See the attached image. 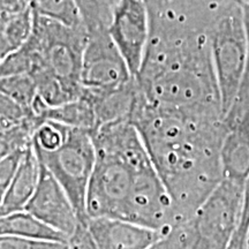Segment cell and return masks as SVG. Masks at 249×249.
I'll use <instances>...</instances> for the list:
<instances>
[{
  "label": "cell",
  "instance_id": "cell-19",
  "mask_svg": "<svg viewBox=\"0 0 249 249\" xmlns=\"http://www.w3.org/2000/svg\"><path fill=\"white\" fill-rule=\"evenodd\" d=\"M244 11V20L246 27V35H247V60H246V68L244 77H242L240 89L236 96L234 104L225 117L226 127H231L236 121L240 119L245 111L249 107V0L240 1Z\"/></svg>",
  "mask_w": 249,
  "mask_h": 249
},
{
  "label": "cell",
  "instance_id": "cell-8",
  "mask_svg": "<svg viewBox=\"0 0 249 249\" xmlns=\"http://www.w3.org/2000/svg\"><path fill=\"white\" fill-rule=\"evenodd\" d=\"M150 13L145 0H120L108 33L135 77L141 70L150 37Z\"/></svg>",
  "mask_w": 249,
  "mask_h": 249
},
{
  "label": "cell",
  "instance_id": "cell-9",
  "mask_svg": "<svg viewBox=\"0 0 249 249\" xmlns=\"http://www.w3.org/2000/svg\"><path fill=\"white\" fill-rule=\"evenodd\" d=\"M24 210L64 233L68 239L81 224L79 214L66 191L42 164L38 186Z\"/></svg>",
  "mask_w": 249,
  "mask_h": 249
},
{
  "label": "cell",
  "instance_id": "cell-18",
  "mask_svg": "<svg viewBox=\"0 0 249 249\" xmlns=\"http://www.w3.org/2000/svg\"><path fill=\"white\" fill-rule=\"evenodd\" d=\"M0 90L1 93L14 99L18 104L31 111H33L34 103L38 96L35 81L29 74L2 76L0 80Z\"/></svg>",
  "mask_w": 249,
  "mask_h": 249
},
{
  "label": "cell",
  "instance_id": "cell-26",
  "mask_svg": "<svg viewBox=\"0 0 249 249\" xmlns=\"http://www.w3.org/2000/svg\"><path fill=\"white\" fill-rule=\"evenodd\" d=\"M239 224L249 226V176L245 182L244 187V198H242V210Z\"/></svg>",
  "mask_w": 249,
  "mask_h": 249
},
{
  "label": "cell",
  "instance_id": "cell-14",
  "mask_svg": "<svg viewBox=\"0 0 249 249\" xmlns=\"http://www.w3.org/2000/svg\"><path fill=\"white\" fill-rule=\"evenodd\" d=\"M43 120H51L71 128L93 132L97 128V118L95 108L85 96L58 107H46L42 111Z\"/></svg>",
  "mask_w": 249,
  "mask_h": 249
},
{
  "label": "cell",
  "instance_id": "cell-22",
  "mask_svg": "<svg viewBox=\"0 0 249 249\" xmlns=\"http://www.w3.org/2000/svg\"><path fill=\"white\" fill-rule=\"evenodd\" d=\"M26 150H17L0 157V194L7 189L9 183L13 180Z\"/></svg>",
  "mask_w": 249,
  "mask_h": 249
},
{
  "label": "cell",
  "instance_id": "cell-1",
  "mask_svg": "<svg viewBox=\"0 0 249 249\" xmlns=\"http://www.w3.org/2000/svg\"><path fill=\"white\" fill-rule=\"evenodd\" d=\"M132 123L169 193L177 225L189 222L223 179L225 120L157 107L141 91Z\"/></svg>",
  "mask_w": 249,
  "mask_h": 249
},
{
  "label": "cell",
  "instance_id": "cell-15",
  "mask_svg": "<svg viewBox=\"0 0 249 249\" xmlns=\"http://www.w3.org/2000/svg\"><path fill=\"white\" fill-rule=\"evenodd\" d=\"M34 29L30 7L15 14H0V60L26 44Z\"/></svg>",
  "mask_w": 249,
  "mask_h": 249
},
{
  "label": "cell",
  "instance_id": "cell-11",
  "mask_svg": "<svg viewBox=\"0 0 249 249\" xmlns=\"http://www.w3.org/2000/svg\"><path fill=\"white\" fill-rule=\"evenodd\" d=\"M40 177V161L33 145L24 152L20 166L7 189L1 194L0 214L24 210L35 194Z\"/></svg>",
  "mask_w": 249,
  "mask_h": 249
},
{
  "label": "cell",
  "instance_id": "cell-25",
  "mask_svg": "<svg viewBox=\"0 0 249 249\" xmlns=\"http://www.w3.org/2000/svg\"><path fill=\"white\" fill-rule=\"evenodd\" d=\"M247 231L248 226L239 224L226 249H246V235H247Z\"/></svg>",
  "mask_w": 249,
  "mask_h": 249
},
{
  "label": "cell",
  "instance_id": "cell-24",
  "mask_svg": "<svg viewBox=\"0 0 249 249\" xmlns=\"http://www.w3.org/2000/svg\"><path fill=\"white\" fill-rule=\"evenodd\" d=\"M28 8V0H0V14L20 13Z\"/></svg>",
  "mask_w": 249,
  "mask_h": 249
},
{
  "label": "cell",
  "instance_id": "cell-13",
  "mask_svg": "<svg viewBox=\"0 0 249 249\" xmlns=\"http://www.w3.org/2000/svg\"><path fill=\"white\" fill-rule=\"evenodd\" d=\"M0 235L68 242V236L40 220L27 210L15 211L0 218Z\"/></svg>",
  "mask_w": 249,
  "mask_h": 249
},
{
  "label": "cell",
  "instance_id": "cell-27",
  "mask_svg": "<svg viewBox=\"0 0 249 249\" xmlns=\"http://www.w3.org/2000/svg\"><path fill=\"white\" fill-rule=\"evenodd\" d=\"M246 249H249V226H248L247 235H246Z\"/></svg>",
  "mask_w": 249,
  "mask_h": 249
},
{
  "label": "cell",
  "instance_id": "cell-2",
  "mask_svg": "<svg viewBox=\"0 0 249 249\" xmlns=\"http://www.w3.org/2000/svg\"><path fill=\"white\" fill-rule=\"evenodd\" d=\"M96 164L87 194L89 218L110 217L165 232L173 204L135 124L114 121L91 132Z\"/></svg>",
  "mask_w": 249,
  "mask_h": 249
},
{
  "label": "cell",
  "instance_id": "cell-23",
  "mask_svg": "<svg viewBox=\"0 0 249 249\" xmlns=\"http://www.w3.org/2000/svg\"><path fill=\"white\" fill-rule=\"evenodd\" d=\"M70 249H99L95 239L90 233L88 225L81 223L76 231L68 239Z\"/></svg>",
  "mask_w": 249,
  "mask_h": 249
},
{
  "label": "cell",
  "instance_id": "cell-7",
  "mask_svg": "<svg viewBox=\"0 0 249 249\" xmlns=\"http://www.w3.org/2000/svg\"><path fill=\"white\" fill-rule=\"evenodd\" d=\"M128 65L107 28L89 31L82 59L81 83L86 89L108 90L133 79Z\"/></svg>",
  "mask_w": 249,
  "mask_h": 249
},
{
  "label": "cell",
  "instance_id": "cell-4",
  "mask_svg": "<svg viewBox=\"0 0 249 249\" xmlns=\"http://www.w3.org/2000/svg\"><path fill=\"white\" fill-rule=\"evenodd\" d=\"M208 35L224 118L234 104L247 60V35L240 1H230L213 18Z\"/></svg>",
  "mask_w": 249,
  "mask_h": 249
},
{
  "label": "cell",
  "instance_id": "cell-21",
  "mask_svg": "<svg viewBox=\"0 0 249 249\" xmlns=\"http://www.w3.org/2000/svg\"><path fill=\"white\" fill-rule=\"evenodd\" d=\"M0 249H70V246H68V242L1 236Z\"/></svg>",
  "mask_w": 249,
  "mask_h": 249
},
{
  "label": "cell",
  "instance_id": "cell-20",
  "mask_svg": "<svg viewBox=\"0 0 249 249\" xmlns=\"http://www.w3.org/2000/svg\"><path fill=\"white\" fill-rule=\"evenodd\" d=\"M34 116L36 114L29 108L22 107L14 99L1 93L0 96V123H1L0 130L11 128Z\"/></svg>",
  "mask_w": 249,
  "mask_h": 249
},
{
  "label": "cell",
  "instance_id": "cell-5",
  "mask_svg": "<svg viewBox=\"0 0 249 249\" xmlns=\"http://www.w3.org/2000/svg\"><path fill=\"white\" fill-rule=\"evenodd\" d=\"M35 151L40 164L66 191L81 223H88L87 194L96 164V147L91 132L68 127L66 136L59 147L50 151L36 149Z\"/></svg>",
  "mask_w": 249,
  "mask_h": 249
},
{
  "label": "cell",
  "instance_id": "cell-3",
  "mask_svg": "<svg viewBox=\"0 0 249 249\" xmlns=\"http://www.w3.org/2000/svg\"><path fill=\"white\" fill-rule=\"evenodd\" d=\"M89 31L85 24H67L34 13V29L23 45L30 57V71L43 70L57 77L67 89L80 98L82 59Z\"/></svg>",
  "mask_w": 249,
  "mask_h": 249
},
{
  "label": "cell",
  "instance_id": "cell-16",
  "mask_svg": "<svg viewBox=\"0 0 249 249\" xmlns=\"http://www.w3.org/2000/svg\"><path fill=\"white\" fill-rule=\"evenodd\" d=\"M35 14L52 18L70 27L82 26L83 21L75 0H28Z\"/></svg>",
  "mask_w": 249,
  "mask_h": 249
},
{
  "label": "cell",
  "instance_id": "cell-12",
  "mask_svg": "<svg viewBox=\"0 0 249 249\" xmlns=\"http://www.w3.org/2000/svg\"><path fill=\"white\" fill-rule=\"evenodd\" d=\"M223 178L245 185L249 176V133L240 126L227 129L220 148Z\"/></svg>",
  "mask_w": 249,
  "mask_h": 249
},
{
  "label": "cell",
  "instance_id": "cell-10",
  "mask_svg": "<svg viewBox=\"0 0 249 249\" xmlns=\"http://www.w3.org/2000/svg\"><path fill=\"white\" fill-rule=\"evenodd\" d=\"M87 225L99 249H147L164 233L110 217L89 218Z\"/></svg>",
  "mask_w": 249,
  "mask_h": 249
},
{
  "label": "cell",
  "instance_id": "cell-17",
  "mask_svg": "<svg viewBox=\"0 0 249 249\" xmlns=\"http://www.w3.org/2000/svg\"><path fill=\"white\" fill-rule=\"evenodd\" d=\"M120 0H75L81 18L88 31L110 26L113 12Z\"/></svg>",
  "mask_w": 249,
  "mask_h": 249
},
{
  "label": "cell",
  "instance_id": "cell-28",
  "mask_svg": "<svg viewBox=\"0 0 249 249\" xmlns=\"http://www.w3.org/2000/svg\"><path fill=\"white\" fill-rule=\"evenodd\" d=\"M245 1H246V0H245Z\"/></svg>",
  "mask_w": 249,
  "mask_h": 249
},
{
  "label": "cell",
  "instance_id": "cell-6",
  "mask_svg": "<svg viewBox=\"0 0 249 249\" xmlns=\"http://www.w3.org/2000/svg\"><path fill=\"white\" fill-rule=\"evenodd\" d=\"M245 185L223 178L193 217L192 249H226L239 225Z\"/></svg>",
  "mask_w": 249,
  "mask_h": 249
}]
</instances>
